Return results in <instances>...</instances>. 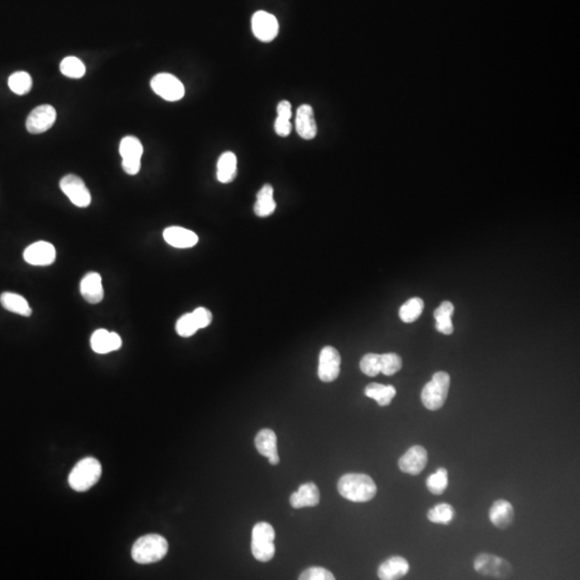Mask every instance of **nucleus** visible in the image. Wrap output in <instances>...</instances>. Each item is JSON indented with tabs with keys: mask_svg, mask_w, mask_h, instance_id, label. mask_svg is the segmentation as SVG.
I'll list each match as a JSON object with an SVG mask.
<instances>
[{
	"mask_svg": "<svg viewBox=\"0 0 580 580\" xmlns=\"http://www.w3.org/2000/svg\"><path fill=\"white\" fill-rule=\"evenodd\" d=\"M338 490L344 499L352 502H368L375 497L378 486L368 475L350 473L340 478Z\"/></svg>",
	"mask_w": 580,
	"mask_h": 580,
	"instance_id": "nucleus-1",
	"label": "nucleus"
},
{
	"mask_svg": "<svg viewBox=\"0 0 580 580\" xmlns=\"http://www.w3.org/2000/svg\"><path fill=\"white\" fill-rule=\"evenodd\" d=\"M168 541L158 534L140 537L132 546V559L139 564H150L160 561L168 553Z\"/></svg>",
	"mask_w": 580,
	"mask_h": 580,
	"instance_id": "nucleus-2",
	"label": "nucleus"
},
{
	"mask_svg": "<svg viewBox=\"0 0 580 580\" xmlns=\"http://www.w3.org/2000/svg\"><path fill=\"white\" fill-rule=\"evenodd\" d=\"M102 464L97 459L88 457L81 460L70 473V487L78 492H83L96 485L102 477Z\"/></svg>",
	"mask_w": 580,
	"mask_h": 580,
	"instance_id": "nucleus-3",
	"label": "nucleus"
},
{
	"mask_svg": "<svg viewBox=\"0 0 580 580\" xmlns=\"http://www.w3.org/2000/svg\"><path fill=\"white\" fill-rule=\"evenodd\" d=\"M275 531L268 523H258L251 532V553L258 561L268 562L275 555Z\"/></svg>",
	"mask_w": 580,
	"mask_h": 580,
	"instance_id": "nucleus-4",
	"label": "nucleus"
},
{
	"mask_svg": "<svg viewBox=\"0 0 580 580\" xmlns=\"http://www.w3.org/2000/svg\"><path fill=\"white\" fill-rule=\"evenodd\" d=\"M450 376L446 372H436L422 392V401L426 408L438 410L444 406L448 396Z\"/></svg>",
	"mask_w": 580,
	"mask_h": 580,
	"instance_id": "nucleus-5",
	"label": "nucleus"
},
{
	"mask_svg": "<svg viewBox=\"0 0 580 580\" xmlns=\"http://www.w3.org/2000/svg\"><path fill=\"white\" fill-rule=\"evenodd\" d=\"M120 154L123 158V170L129 175L138 174L141 168V157L143 155V145L141 141L134 136L125 137L120 141Z\"/></svg>",
	"mask_w": 580,
	"mask_h": 580,
	"instance_id": "nucleus-6",
	"label": "nucleus"
},
{
	"mask_svg": "<svg viewBox=\"0 0 580 580\" xmlns=\"http://www.w3.org/2000/svg\"><path fill=\"white\" fill-rule=\"evenodd\" d=\"M155 94L167 102H179L185 95V88L177 76L170 74H158L151 81Z\"/></svg>",
	"mask_w": 580,
	"mask_h": 580,
	"instance_id": "nucleus-7",
	"label": "nucleus"
},
{
	"mask_svg": "<svg viewBox=\"0 0 580 580\" xmlns=\"http://www.w3.org/2000/svg\"><path fill=\"white\" fill-rule=\"evenodd\" d=\"M62 193L78 207H90L92 195L84 181L76 174L64 175L60 182Z\"/></svg>",
	"mask_w": 580,
	"mask_h": 580,
	"instance_id": "nucleus-8",
	"label": "nucleus"
},
{
	"mask_svg": "<svg viewBox=\"0 0 580 580\" xmlns=\"http://www.w3.org/2000/svg\"><path fill=\"white\" fill-rule=\"evenodd\" d=\"M57 113L51 104H41L29 113L26 120V129L32 134H43L52 128Z\"/></svg>",
	"mask_w": 580,
	"mask_h": 580,
	"instance_id": "nucleus-9",
	"label": "nucleus"
},
{
	"mask_svg": "<svg viewBox=\"0 0 580 580\" xmlns=\"http://www.w3.org/2000/svg\"><path fill=\"white\" fill-rule=\"evenodd\" d=\"M340 370H341L340 352L332 346H326L322 348L319 354V364H318L319 380L325 382H333L340 375Z\"/></svg>",
	"mask_w": 580,
	"mask_h": 580,
	"instance_id": "nucleus-10",
	"label": "nucleus"
},
{
	"mask_svg": "<svg viewBox=\"0 0 580 580\" xmlns=\"http://www.w3.org/2000/svg\"><path fill=\"white\" fill-rule=\"evenodd\" d=\"M23 257L28 265L48 267L56 261V249L54 245L48 242H36L26 247Z\"/></svg>",
	"mask_w": 580,
	"mask_h": 580,
	"instance_id": "nucleus-11",
	"label": "nucleus"
},
{
	"mask_svg": "<svg viewBox=\"0 0 580 580\" xmlns=\"http://www.w3.org/2000/svg\"><path fill=\"white\" fill-rule=\"evenodd\" d=\"M254 35L258 40L270 42L275 39L279 32V23L275 16L265 11L256 12L251 19Z\"/></svg>",
	"mask_w": 580,
	"mask_h": 580,
	"instance_id": "nucleus-12",
	"label": "nucleus"
},
{
	"mask_svg": "<svg viewBox=\"0 0 580 580\" xmlns=\"http://www.w3.org/2000/svg\"><path fill=\"white\" fill-rule=\"evenodd\" d=\"M428 463V453L422 446H413L401 457L399 467L403 473L418 475Z\"/></svg>",
	"mask_w": 580,
	"mask_h": 580,
	"instance_id": "nucleus-13",
	"label": "nucleus"
},
{
	"mask_svg": "<svg viewBox=\"0 0 580 580\" xmlns=\"http://www.w3.org/2000/svg\"><path fill=\"white\" fill-rule=\"evenodd\" d=\"M256 448L261 456L269 459L270 464L277 465L279 463V451H277V434L270 429H263L256 435Z\"/></svg>",
	"mask_w": 580,
	"mask_h": 580,
	"instance_id": "nucleus-14",
	"label": "nucleus"
},
{
	"mask_svg": "<svg viewBox=\"0 0 580 580\" xmlns=\"http://www.w3.org/2000/svg\"><path fill=\"white\" fill-rule=\"evenodd\" d=\"M82 297L90 304H98L104 300V291L102 279L97 272H88L80 284Z\"/></svg>",
	"mask_w": 580,
	"mask_h": 580,
	"instance_id": "nucleus-15",
	"label": "nucleus"
},
{
	"mask_svg": "<svg viewBox=\"0 0 580 580\" xmlns=\"http://www.w3.org/2000/svg\"><path fill=\"white\" fill-rule=\"evenodd\" d=\"M474 567L481 575L492 577L507 575L511 571V567L506 561L491 555H478L475 560Z\"/></svg>",
	"mask_w": 580,
	"mask_h": 580,
	"instance_id": "nucleus-16",
	"label": "nucleus"
},
{
	"mask_svg": "<svg viewBox=\"0 0 580 580\" xmlns=\"http://www.w3.org/2000/svg\"><path fill=\"white\" fill-rule=\"evenodd\" d=\"M122 338L116 332H109L106 329H98L90 338V346L97 354H108L122 347Z\"/></svg>",
	"mask_w": 580,
	"mask_h": 580,
	"instance_id": "nucleus-17",
	"label": "nucleus"
},
{
	"mask_svg": "<svg viewBox=\"0 0 580 580\" xmlns=\"http://www.w3.org/2000/svg\"><path fill=\"white\" fill-rule=\"evenodd\" d=\"M296 129L298 134L304 140H312L317 134V125L314 118V111L309 104H302L298 108Z\"/></svg>",
	"mask_w": 580,
	"mask_h": 580,
	"instance_id": "nucleus-18",
	"label": "nucleus"
},
{
	"mask_svg": "<svg viewBox=\"0 0 580 580\" xmlns=\"http://www.w3.org/2000/svg\"><path fill=\"white\" fill-rule=\"evenodd\" d=\"M165 241L175 249H191L198 243V235L183 227H168L164 231Z\"/></svg>",
	"mask_w": 580,
	"mask_h": 580,
	"instance_id": "nucleus-19",
	"label": "nucleus"
},
{
	"mask_svg": "<svg viewBox=\"0 0 580 580\" xmlns=\"http://www.w3.org/2000/svg\"><path fill=\"white\" fill-rule=\"evenodd\" d=\"M320 493L318 487L314 483L301 485L296 492L290 495L289 502L294 509L313 507L319 504Z\"/></svg>",
	"mask_w": 580,
	"mask_h": 580,
	"instance_id": "nucleus-20",
	"label": "nucleus"
},
{
	"mask_svg": "<svg viewBox=\"0 0 580 580\" xmlns=\"http://www.w3.org/2000/svg\"><path fill=\"white\" fill-rule=\"evenodd\" d=\"M410 571V564L402 557H392L380 564L378 567V578L382 580L400 579Z\"/></svg>",
	"mask_w": 580,
	"mask_h": 580,
	"instance_id": "nucleus-21",
	"label": "nucleus"
},
{
	"mask_svg": "<svg viewBox=\"0 0 580 580\" xmlns=\"http://www.w3.org/2000/svg\"><path fill=\"white\" fill-rule=\"evenodd\" d=\"M489 518L495 527L505 529L513 519V505L505 499H497L491 506Z\"/></svg>",
	"mask_w": 580,
	"mask_h": 580,
	"instance_id": "nucleus-22",
	"label": "nucleus"
},
{
	"mask_svg": "<svg viewBox=\"0 0 580 580\" xmlns=\"http://www.w3.org/2000/svg\"><path fill=\"white\" fill-rule=\"evenodd\" d=\"M274 189L270 184L263 185L257 193V201L254 207V212L257 216L268 217L273 214L277 209V203L273 198Z\"/></svg>",
	"mask_w": 580,
	"mask_h": 580,
	"instance_id": "nucleus-23",
	"label": "nucleus"
},
{
	"mask_svg": "<svg viewBox=\"0 0 580 580\" xmlns=\"http://www.w3.org/2000/svg\"><path fill=\"white\" fill-rule=\"evenodd\" d=\"M0 303L4 309L11 313L18 314L24 317L32 316V308L23 296L14 293H4L0 296Z\"/></svg>",
	"mask_w": 580,
	"mask_h": 580,
	"instance_id": "nucleus-24",
	"label": "nucleus"
},
{
	"mask_svg": "<svg viewBox=\"0 0 580 580\" xmlns=\"http://www.w3.org/2000/svg\"><path fill=\"white\" fill-rule=\"evenodd\" d=\"M237 175V156L233 152H225L217 163V180L223 184H228Z\"/></svg>",
	"mask_w": 580,
	"mask_h": 580,
	"instance_id": "nucleus-25",
	"label": "nucleus"
},
{
	"mask_svg": "<svg viewBox=\"0 0 580 580\" xmlns=\"http://www.w3.org/2000/svg\"><path fill=\"white\" fill-rule=\"evenodd\" d=\"M364 394L368 398L373 399L378 406H387L392 403V399L396 396V390L392 385H382L378 382L368 384L364 389Z\"/></svg>",
	"mask_w": 580,
	"mask_h": 580,
	"instance_id": "nucleus-26",
	"label": "nucleus"
},
{
	"mask_svg": "<svg viewBox=\"0 0 580 580\" xmlns=\"http://www.w3.org/2000/svg\"><path fill=\"white\" fill-rule=\"evenodd\" d=\"M454 304L449 301H444L438 309L434 311V318L436 320L435 328L441 333L450 336L454 332V325L451 322V316L454 314Z\"/></svg>",
	"mask_w": 580,
	"mask_h": 580,
	"instance_id": "nucleus-27",
	"label": "nucleus"
},
{
	"mask_svg": "<svg viewBox=\"0 0 580 580\" xmlns=\"http://www.w3.org/2000/svg\"><path fill=\"white\" fill-rule=\"evenodd\" d=\"M424 301L420 298H412L401 306L399 316L401 320L406 324H412L418 319L424 311Z\"/></svg>",
	"mask_w": 580,
	"mask_h": 580,
	"instance_id": "nucleus-28",
	"label": "nucleus"
},
{
	"mask_svg": "<svg viewBox=\"0 0 580 580\" xmlns=\"http://www.w3.org/2000/svg\"><path fill=\"white\" fill-rule=\"evenodd\" d=\"M10 90L16 95H26L32 90V78L25 71L14 72L8 80Z\"/></svg>",
	"mask_w": 580,
	"mask_h": 580,
	"instance_id": "nucleus-29",
	"label": "nucleus"
},
{
	"mask_svg": "<svg viewBox=\"0 0 580 580\" xmlns=\"http://www.w3.org/2000/svg\"><path fill=\"white\" fill-rule=\"evenodd\" d=\"M60 71L70 78H81L85 76L86 68L82 60L74 56H68L60 62Z\"/></svg>",
	"mask_w": 580,
	"mask_h": 580,
	"instance_id": "nucleus-30",
	"label": "nucleus"
},
{
	"mask_svg": "<svg viewBox=\"0 0 580 580\" xmlns=\"http://www.w3.org/2000/svg\"><path fill=\"white\" fill-rule=\"evenodd\" d=\"M200 329L198 320H197L196 316L193 312L181 316L180 319L177 320V325H175L177 333L182 338H191Z\"/></svg>",
	"mask_w": 580,
	"mask_h": 580,
	"instance_id": "nucleus-31",
	"label": "nucleus"
},
{
	"mask_svg": "<svg viewBox=\"0 0 580 580\" xmlns=\"http://www.w3.org/2000/svg\"><path fill=\"white\" fill-rule=\"evenodd\" d=\"M455 511L453 506L446 503L436 505L434 509L429 511L428 519L433 523H443L448 525L454 519Z\"/></svg>",
	"mask_w": 580,
	"mask_h": 580,
	"instance_id": "nucleus-32",
	"label": "nucleus"
},
{
	"mask_svg": "<svg viewBox=\"0 0 580 580\" xmlns=\"http://www.w3.org/2000/svg\"><path fill=\"white\" fill-rule=\"evenodd\" d=\"M448 486V473L445 469H439L434 474L427 479V487L431 493L440 495L446 490Z\"/></svg>",
	"mask_w": 580,
	"mask_h": 580,
	"instance_id": "nucleus-33",
	"label": "nucleus"
},
{
	"mask_svg": "<svg viewBox=\"0 0 580 580\" xmlns=\"http://www.w3.org/2000/svg\"><path fill=\"white\" fill-rule=\"evenodd\" d=\"M402 368V359L394 352L380 354V373L392 376Z\"/></svg>",
	"mask_w": 580,
	"mask_h": 580,
	"instance_id": "nucleus-34",
	"label": "nucleus"
},
{
	"mask_svg": "<svg viewBox=\"0 0 580 580\" xmlns=\"http://www.w3.org/2000/svg\"><path fill=\"white\" fill-rule=\"evenodd\" d=\"M362 373L374 378L380 373V354H366L360 361Z\"/></svg>",
	"mask_w": 580,
	"mask_h": 580,
	"instance_id": "nucleus-35",
	"label": "nucleus"
},
{
	"mask_svg": "<svg viewBox=\"0 0 580 580\" xmlns=\"http://www.w3.org/2000/svg\"><path fill=\"white\" fill-rule=\"evenodd\" d=\"M300 580H334L333 574L324 567H310L300 575Z\"/></svg>",
	"mask_w": 580,
	"mask_h": 580,
	"instance_id": "nucleus-36",
	"label": "nucleus"
},
{
	"mask_svg": "<svg viewBox=\"0 0 580 580\" xmlns=\"http://www.w3.org/2000/svg\"><path fill=\"white\" fill-rule=\"evenodd\" d=\"M274 129H275V132L279 137H287L291 132L293 125L290 123L289 118L277 116V120H275V125H274Z\"/></svg>",
	"mask_w": 580,
	"mask_h": 580,
	"instance_id": "nucleus-37",
	"label": "nucleus"
},
{
	"mask_svg": "<svg viewBox=\"0 0 580 580\" xmlns=\"http://www.w3.org/2000/svg\"><path fill=\"white\" fill-rule=\"evenodd\" d=\"M277 116L291 120L293 112H291V104L287 100H283L277 104Z\"/></svg>",
	"mask_w": 580,
	"mask_h": 580,
	"instance_id": "nucleus-38",
	"label": "nucleus"
}]
</instances>
